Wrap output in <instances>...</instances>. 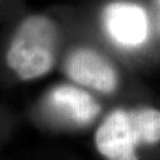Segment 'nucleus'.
I'll return each instance as SVG.
<instances>
[{
	"label": "nucleus",
	"mask_w": 160,
	"mask_h": 160,
	"mask_svg": "<svg viewBox=\"0 0 160 160\" xmlns=\"http://www.w3.org/2000/svg\"><path fill=\"white\" fill-rule=\"evenodd\" d=\"M160 142V109L140 107L110 112L95 133V146L106 160H139L137 149Z\"/></svg>",
	"instance_id": "nucleus-1"
},
{
	"label": "nucleus",
	"mask_w": 160,
	"mask_h": 160,
	"mask_svg": "<svg viewBox=\"0 0 160 160\" xmlns=\"http://www.w3.org/2000/svg\"><path fill=\"white\" fill-rule=\"evenodd\" d=\"M67 76L79 85L103 94L119 86V73L104 54L88 47H78L68 54L63 63Z\"/></svg>",
	"instance_id": "nucleus-3"
},
{
	"label": "nucleus",
	"mask_w": 160,
	"mask_h": 160,
	"mask_svg": "<svg viewBox=\"0 0 160 160\" xmlns=\"http://www.w3.org/2000/svg\"><path fill=\"white\" fill-rule=\"evenodd\" d=\"M58 26L52 18L32 15L19 24L6 51V63L21 80L38 79L55 63Z\"/></svg>",
	"instance_id": "nucleus-2"
},
{
	"label": "nucleus",
	"mask_w": 160,
	"mask_h": 160,
	"mask_svg": "<svg viewBox=\"0 0 160 160\" xmlns=\"http://www.w3.org/2000/svg\"><path fill=\"white\" fill-rule=\"evenodd\" d=\"M47 103L54 112L76 125L89 124L101 109L89 92L71 84H60L51 89Z\"/></svg>",
	"instance_id": "nucleus-5"
},
{
	"label": "nucleus",
	"mask_w": 160,
	"mask_h": 160,
	"mask_svg": "<svg viewBox=\"0 0 160 160\" xmlns=\"http://www.w3.org/2000/svg\"><path fill=\"white\" fill-rule=\"evenodd\" d=\"M158 2H159V3H160V0H158Z\"/></svg>",
	"instance_id": "nucleus-6"
},
{
	"label": "nucleus",
	"mask_w": 160,
	"mask_h": 160,
	"mask_svg": "<svg viewBox=\"0 0 160 160\" xmlns=\"http://www.w3.org/2000/svg\"><path fill=\"white\" fill-rule=\"evenodd\" d=\"M102 22L114 43L127 48L142 45L148 36V18L142 6L128 1L111 2L102 12Z\"/></svg>",
	"instance_id": "nucleus-4"
}]
</instances>
